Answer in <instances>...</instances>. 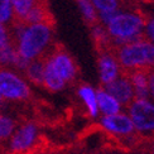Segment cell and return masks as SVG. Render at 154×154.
Wrapping results in <instances>:
<instances>
[{
	"label": "cell",
	"mask_w": 154,
	"mask_h": 154,
	"mask_svg": "<svg viewBox=\"0 0 154 154\" xmlns=\"http://www.w3.org/2000/svg\"><path fill=\"white\" fill-rule=\"evenodd\" d=\"M39 2H43V0H11L13 8H14V15H15L14 20L22 19L35 4H38Z\"/></svg>",
	"instance_id": "e0dca14e"
},
{
	"label": "cell",
	"mask_w": 154,
	"mask_h": 154,
	"mask_svg": "<svg viewBox=\"0 0 154 154\" xmlns=\"http://www.w3.org/2000/svg\"><path fill=\"white\" fill-rule=\"evenodd\" d=\"M0 96L3 100L24 101L30 97V88L17 72L0 67Z\"/></svg>",
	"instance_id": "277c9868"
},
{
	"label": "cell",
	"mask_w": 154,
	"mask_h": 154,
	"mask_svg": "<svg viewBox=\"0 0 154 154\" xmlns=\"http://www.w3.org/2000/svg\"><path fill=\"white\" fill-rule=\"evenodd\" d=\"M145 20L137 13H118L106 25L109 38L116 47L139 41L144 37Z\"/></svg>",
	"instance_id": "7a4b0ae2"
},
{
	"label": "cell",
	"mask_w": 154,
	"mask_h": 154,
	"mask_svg": "<svg viewBox=\"0 0 154 154\" xmlns=\"http://www.w3.org/2000/svg\"><path fill=\"white\" fill-rule=\"evenodd\" d=\"M148 88L149 96L154 100V68L148 69Z\"/></svg>",
	"instance_id": "d4e9b609"
},
{
	"label": "cell",
	"mask_w": 154,
	"mask_h": 154,
	"mask_svg": "<svg viewBox=\"0 0 154 154\" xmlns=\"http://www.w3.org/2000/svg\"><path fill=\"white\" fill-rule=\"evenodd\" d=\"M3 101V99H2V96H0V102H2Z\"/></svg>",
	"instance_id": "4316f807"
},
{
	"label": "cell",
	"mask_w": 154,
	"mask_h": 154,
	"mask_svg": "<svg viewBox=\"0 0 154 154\" xmlns=\"http://www.w3.org/2000/svg\"><path fill=\"white\" fill-rule=\"evenodd\" d=\"M131 82L135 99L148 100L149 88H148V69H133L130 72H125Z\"/></svg>",
	"instance_id": "8fae6325"
},
{
	"label": "cell",
	"mask_w": 154,
	"mask_h": 154,
	"mask_svg": "<svg viewBox=\"0 0 154 154\" xmlns=\"http://www.w3.org/2000/svg\"><path fill=\"white\" fill-rule=\"evenodd\" d=\"M99 71L102 85L112 82L120 76V66L115 53L102 49L99 56Z\"/></svg>",
	"instance_id": "30bf717a"
},
{
	"label": "cell",
	"mask_w": 154,
	"mask_h": 154,
	"mask_svg": "<svg viewBox=\"0 0 154 154\" xmlns=\"http://www.w3.org/2000/svg\"><path fill=\"white\" fill-rule=\"evenodd\" d=\"M18 52L13 43L0 46V67H6L8 65H13L15 61Z\"/></svg>",
	"instance_id": "d6986e66"
},
{
	"label": "cell",
	"mask_w": 154,
	"mask_h": 154,
	"mask_svg": "<svg viewBox=\"0 0 154 154\" xmlns=\"http://www.w3.org/2000/svg\"><path fill=\"white\" fill-rule=\"evenodd\" d=\"M43 86L48 88L49 91H61L65 88L66 83L61 77L56 73L52 65L47 60V56L44 57V79H43Z\"/></svg>",
	"instance_id": "5bb4252c"
},
{
	"label": "cell",
	"mask_w": 154,
	"mask_h": 154,
	"mask_svg": "<svg viewBox=\"0 0 154 154\" xmlns=\"http://www.w3.org/2000/svg\"><path fill=\"white\" fill-rule=\"evenodd\" d=\"M101 125L105 130L110 131L112 134H116V135L128 137L135 133V128H134L129 115L121 114V112L104 116L101 119Z\"/></svg>",
	"instance_id": "9c48e42d"
},
{
	"label": "cell",
	"mask_w": 154,
	"mask_h": 154,
	"mask_svg": "<svg viewBox=\"0 0 154 154\" xmlns=\"http://www.w3.org/2000/svg\"><path fill=\"white\" fill-rule=\"evenodd\" d=\"M79 96L83 100L85 105L87 106V110L92 118L97 116L99 107H97V100H96V91L88 85H81L79 87Z\"/></svg>",
	"instance_id": "9a60e30c"
},
{
	"label": "cell",
	"mask_w": 154,
	"mask_h": 154,
	"mask_svg": "<svg viewBox=\"0 0 154 154\" xmlns=\"http://www.w3.org/2000/svg\"><path fill=\"white\" fill-rule=\"evenodd\" d=\"M102 88H104L106 92L110 94L120 105L129 106L134 101V99H135L131 82L126 73L120 75L116 80H114L112 82L107 83V85H104Z\"/></svg>",
	"instance_id": "52a82bcc"
},
{
	"label": "cell",
	"mask_w": 154,
	"mask_h": 154,
	"mask_svg": "<svg viewBox=\"0 0 154 154\" xmlns=\"http://www.w3.org/2000/svg\"><path fill=\"white\" fill-rule=\"evenodd\" d=\"M38 135V129L35 124L27 123L11 135L10 148L13 152H25L34 145Z\"/></svg>",
	"instance_id": "ba28073f"
},
{
	"label": "cell",
	"mask_w": 154,
	"mask_h": 154,
	"mask_svg": "<svg viewBox=\"0 0 154 154\" xmlns=\"http://www.w3.org/2000/svg\"><path fill=\"white\" fill-rule=\"evenodd\" d=\"M128 111L135 131L154 133V102L134 99V101L128 106Z\"/></svg>",
	"instance_id": "5b68a950"
},
{
	"label": "cell",
	"mask_w": 154,
	"mask_h": 154,
	"mask_svg": "<svg viewBox=\"0 0 154 154\" xmlns=\"http://www.w3.org/2000/svg\"><path fill=\"white\" fill-rule=\"evenodd\" d=\"M28 80L33 82L37 86H43V79H44V56L42 58L34 60L29 63V66L25 69Z\"/></svg>",
	"instance_id": "2e32d148"
},
{
	"label": "cell",
	"mask_w": 154,
	"mask_h": 154,
	"mask_svg": "<svg viewBox=\"0 0 154 154\" xmlns=\"http://www.w3.org/2000/svg\"><path fill=\"white\" fill-rule=\"evenodd\" d=\"M52 23L27 25L15 43L18 54L29 62L42 58L52 42Z\"/></svg>",
	"instance_id": "6da1fadb"
},
{
	"label": "cell",
	"mask_w": 154,
	"mask_h": 154,
	"mask_svg": "<svg viewBox=\"0 0 154 154\" xmlns=\"http://www.w3.org/2000/svg\"><path fill=\"white\" fill-rule=\"evenodd\" d=\"M144 37H145V39H148L149 42L154 43V17L150 18L149 20L145 23V27H144Z\"/></svg>",
	"instance_id": "603a6c76"
},
{
	"label": "cell",
	"mask_w": 154,
	"mask_h": 154,
	"mask_svg": "<svg viewBox=\"0 0 154 154\" xmlns=\"http://www.w3.org/2000/svg\"><path fill=\"white\" fill-rule=\"evenodd\" d=\"M15 19L14 8H13L11 0H0V23L10 25Z\"/></svg>",
	"instance_id": "44dd1931"
},
{
	"label": "cell",
	"mask_w": 154,
	"mask_h": 154,
	"mask_svg": "<svg viewBox=\"0 0 154 154\" xmlns=\"http://www.w3.org/2000/svg\"><path fill=\"white\" fill-rule=\"evenodd\" d=\"M153 154H154V140H153Z\"/></svg>",
	"instance_id": "484cf974"
},
{
	"label": "cell",
	"mask_w": 154,
	"mask_h": 154,
	"mask_svg": "<svg viewBox=\"0 0 154 154\" xmlns=\"http://www.w3.org/2000/svg\"><path fill=\"white\" fill-rule=\"evenodd\" d=\"M47 60L52 65L56 73L65 81V83L75 80L77 75V66L72 57L63 49H53L47 54Z\"/></svg>",
	"instance_id": "8992f818"
},
{
	"label": "cell",
	"mask_w": 154,
	"mask_h": 154,
	"mask_svg": "<svg viewBox=\"0 0 154 154\" xmlns=\"http://www.w3.org/2000/svg\"><path fill=\"white\" fill-rule=\"evenodd\" d=\"M8 43H11L9 37V30L4 24L0 23V46H4V44Z\"/></svg>",
	"instance_id": "cb8c5ba5"
},
{
	"label": "cell",
	"mask_w": 154,
	"mask_h": 154,
	"mask_svg": "<svg viewBox=\"0 0 154 154\" xmlns=\"http://www.w3.org/2000/svg\"><path fill=\"white\" fill-rule=\"evenodd\" d=\"M15 130V121L6 115L0 114V143L8 140Z\"/></svg>",
	"instance_id": "ffe728a7"
},
{
	"label": "cell",
	"mask_w": 154,
	"mask_h": 154,
	"mask_svg": "<svg viewBox=\"0 0 154 154\" xmlns=\"http://www.w3.org/2000/svg\"><path fill=\"white\" fill-rule=\"evenodd\" d=\"M97 13H111L119 10V0H91Z\"/></svg>",
	"instance_id": "7402d4cb"
},
{
	"label": "cell",
	"mask_w": 154,
	"mask_h": 154,
	"mask_svg": "<svg viewBox=\"0 0 154 154\" xmlns=\"http://www.w3.org/2000/svg\"><path fill=\"white\" fill-rule=\"evenodd\" d=\"M77 4L80 6V10L82 13L85 20L90 24H96L97 23V11L94 8V5L91 3V0H76Z\"/></svg>",
	"instance_id": "ac0fdd59"
},
{
	"label": "cell",
	"mask_w": 154,
	"mask_h": 154,
	"mask_svg": "<svg viewBox=\"0 0 154 154\" xmlns=\"http://www.w3.org/2000/svg\"><path fill=\"white\" fill-rule=\"evenodd\" d=\"M96 100H97L99 111L104 114V116L119 114L121 110V105L104 88H99L96 91Z\"/></svg>",
	"instance_id": "4fadbf2b"
},
{
	"label": "cell",
	"mask_w": 154,
	"mask_h": 154,
	"mask_svg": "<svg viewBox=\"0 0 154 154\" xmlns=\"http://www.w3.org/2000/svg\"><path fill=\"white\" fill-rule=\"evenodd\" d=\"M115 56L124 72L154 68V43L145 38L118 47Z\"/></svg>",
	"instance_id": "3957f363"
},
{
	"label": "cell",
	"mask_w": 154,
	"mask_h": 154,
	"mask_svg": "<svg viewBox=\"0 0 154 154\" xmlns=\"http://www.w3.org/2000/svg\"><path fill=\"white\" fill-rule=\"evenodd\" d=\"M17 22H20L25 25H32V24H41V23H52V15L49 13L47 0H43L35 4L27 14L22 19Z\"/></svg>",
	"instance_id": "7c38bea8"
}]
</instances>
